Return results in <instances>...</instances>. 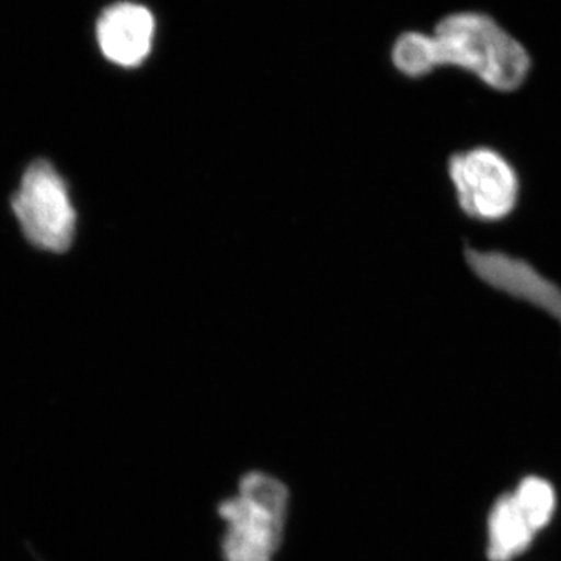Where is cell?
<instances>
[{"mask_svg":"<svg viewBox=\"0 0 561 561\" xmlns=\"http://www.w3.org/2000/svg\"><path fill=\"white\" fill-rule=\"evenodd\" d=\"M434 68L451 66L500 92L519 90L531 69L522 41L482 11L446 14L430 35Z\"/></svg>","mask_w":561,"mask_h":561,"instance_id":"cell-1","label":"cell"},{"mask_svg":"<svg viewBox=\"0 0 561 561\" xmlns=\"http://www.w3.org/2000/svg\"><path fill=\"white\" fill-rule=\"evenodd\" d=\"M290 494L286 483L264 471L239 479L238 490L220 502L225 561H273L286 535Z\"/></svg>","mask_w":561,"mask_h":561,"instance_id":"cell-2","label":"cell"},{"mask_svg":"<svg viewBox=\"0 0 561 561\" xmlns=\"http://www.w3.org/2000/svg\"><path fill=\"white\" fill-rule=\"evenodd\" d=\"M449 179L457 203L468 217L485 224L507 219L519 202L518 172L512 162L490 147L453 154Z\"/></svg>","mask_w":561,"mask_h":561,"instance_id":"cell-3","label":"cell"},{"mask_svg":"<svg viewBox=\"0 0 561 561\" xmlns=\"http://www.w3.org/2000/svg\"><path fill=\"white\" fill-rule=\"evenodd\" d=\"M11 205L33 245L57 253L69 249L77 214L65 181L49 162H33L22 176Z\"/></svg>","mask_w":561,"mask_h":561,"instance_id":"cell-4","label":"cell"},{"mask_svg":"<svg viewBox=\"0 0 561 561\" xmlns=\"http://www.w3.org/2000/svg\"><path fill=\"white\" fill-rule=\"evenodd\" d=\"M471 272L491 289L545 312L561 328V287L522 257L502 251L467 249Z\"/></svg>","mask_w":561,"mask_h":561,"instance_id":"cell-5","label":"cell"},{"mask_svg":"<svg viewBox=\"0 0 561 561\" xmlns=\"http://www.w3.org/2000/svg\"><path fill=\"white\" fill-rule=\"evenodd\" d=\"M153 38V14L139 3H116L103 11L98 22V41L102 54L122 68H135L146 60Z\"/></svg>","mask_w":561,"mask_h":561,"instance_id":"cell-6","label":"cell"},{"mask_svg":"<svg viewBox=\"0 0 561 561\" xmlns=\"http://www.w3.org/2000/svg\"><path fill=\"white\" fill-rule=\"evenodd\" d=\"M489 556L491 561H507L522 553L534 540L535 530L516 504L513 494L502 496L490 515Z\"/></svg>","mask_w":561,"mask_h":561,"instance_id":"cell-7","label":"cell"},{"mask_svg":"<svg viewBox=\"0 0 561 561\" xmlns=\"http://www.w3.org/2000/svg\"><path fill=\"white\" fill-rule=\"evenodd\" d=\"M391 61L394 68L412 79L430 76L435 70L430 35L421 32H408L401 35L391 49Z\"/></svg>","mask_w":561,"mask_h":561,"instance_id":"cell-8","label":"cell"},{"mask_svg":"<svg viewBox=\"0 0 561 561\" xmlns=\"http://www.w3.org/2000/svg\"><path fill=\"white\" fill-rule=\"evenodd\" d=\"M513 497L535 531L551 522L556 508V494L548 482L538 478L524 479L518 490L513 493Z\"/></svg>","mask_w":561,"mask_h":561,"instance_id":"cell-9","label":"cell"}]
</instances>
